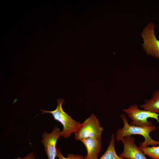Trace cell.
Segmentation results:
<instances>
[{
  "mask_svg": "<svg viewBox=\"0 0 159 159\" xmlns=\"http://www.w3.org/2000/svg\"><path fill=\"white\" fill-rule=\"evenodd\" d=\"M120 117L123 123L122 128L117 130L116 135V139L117 142L124 137L132 135H140L144 138V141L140 143V148H144L149 146H156L159 145V141L155 140L150 136V133L156 130L155 126L152 125L148 127H143L134 125L129 124L125 114L122 113Z\"/></svg>",
  "mask_w": 159,
  "mask_h": 159,
  "instance_id": "1",
  "label": "cell"
},
{
  "mask_svg": "<svg viewBox=\"0 0 159 159\" xmlns=\"http://www.w3.org/2000/svg\"><path fill=\"white\" fill-rule=\"evenodd\" d=\"M57 106L54 110L48 111L41 109L42 114L45 113L51 114L55 120L60 123L63 126V129L61 132V137L67 138L71 134L74 133L81 123L73 119L72 117L64 111L62 104L65 102L63 99H58Z\"/></svg>",
  "mask_w": 159,
  "mask_h": 159,
  "instance_id": "2",
  "label": "cell"
},
{
  "mask_svg": "<svg viewBox=\"0 0 159 159\" xmlns=\"http://www.w3.org/2000/svg\"><path fill=\"white\" fill-rule=\"evenodd\" d=\"M103 131L99 119L92 113L76 129L74 132L75 138L80 141L88 138L101 139Z\"/></svg>",
  "mask_w": 159,
  "mask_h": 159,
  "instance_id": "3",
  "label": "cell"
},
{
  "mask_svg": "<svg viewBox=\"0 0 159 159\" xmlns=\"http://www.w3.org/2000/svg\"><path fill=\"white\" fill-rule=\"evenodd\" d=\"M123 111L132 120L130 124L143 127L152 125V122L148 120L149 118L156 119L159 122V114L145 110L139 109L137 104L132 105Z\"/></svg>",
  "mask_w": 159,
  "mask_h": 159,
  "instance_id": "4",
  "label": "cell"
},
{
  "mask_svg": "<svg viewBox=\"0 0 159 159\" xmlns=\"http://www.w3.org/2000/svg\"><path fill=\"white\" fill-rule=\"evenodd\" d=\"M155 26L154 23L151 22L143 29L141 36L144 43L142 45L148 55L159 59V40L155 34Z\"/></svg>",
  "mask_w": 159,
  "mask_h": 159,
  "instance_id": "5",
  "label": "cell"
},
{
  "mask_svg": "<svg viewBox=\"0 0 159 159\" xmlns=\"http://www.w3.org/2000/svg\"><path fill=\"white\" fill-rule=\"evenodd\" d=\"M61 130L58 127H55L51 133L44 131L41 142L44 148L48 159H56L57 156V142L61 137Z\"/></svg>",
  "mask_w": 159,
  "mask_h": 159,
  "instance_id": "6",
  "label": "cell"
},
{
  "mask_svg": "<svg viewBox=\"0 0 159 159\" xmlns=\"http://www.w3.org/2000/svg\"><path fill=\"white\" fill-rule=\"evenodd\" d=\"M135 140L131 135L123 138L121 141L123 145L124 149L119 156L126 159H147L140 148L136 145Z\"/></svg>",
  "mask_w": 159,
  "mask_h": 159,
  "instance_id": "7",
  "label": "cell"
},
{
  "mask_svg": "<svg viewBox=\"0 0 159 159\" xmlns=\"http://www.w3.org/2000/svg\"><path fill=\"white\" fill-rule=\"evenodd\" d=\"M85 146L87 151L85 159H98L101 149V139L88 138L80 141Z\"/></svg>",
  "mask_w": 159,
  "mask_h": 159,
  "instance_id": "8",
  "label": "cell"
},
{
  "mask_svg": "<svg viewBox=\"0 0 159 159\" xmlns=\"http://www.w3.org/2000/svg\"><path fill=\"white\" fill-rule=\"evenodd\" d=\"M140 107L143 109L159 114V89L155 91L151 98L145 100Z\"/></svg>",
  "mask_w": 159,
  "mask_h": 159,
  "instance_id": "9",
  "label": "cell"
},
{
  "mask_svg": "<svg viewBox=\"0 0 159 159\" xmlns=\"http://www.w3.org/2000/svg\"><path fill=\"white\" fill-rule=\"evenodd\" d=\"M115 136L112 134L108 147L102 156L98 159H125L118 156L115 148Z\"/></svg>",
  "mask_w": 159,
  "mask_h": 159,
  "instance_id": "10",
  "label": "cell"
},
{
  "mask_svg": "<svg viewBox=\"0 0 159 159\" xmlns=\"http://www.w3.org/2000/svg\"><path fill=\"white\" fill-rule=\"evenodd\" d=\"M140 148L145 155L152 159H159V145Z\"/></svg>",
  "mask_w": 159,
  "mask_h": 159,
  "instance_id": "11",
  "label": "cell"
},
{
  "mask_svg": "<svg viewBox=\"0 0 159 159\" xmlns=\"http://www.w3.org/2000/svg\"><path fill=\"white\" fill-rule=\"evenodd\" d=\"M57 157L59 159H85L82 156L72 153L68 154L67 157L66 158L62 155L59 148H57Z\"/></svg>",
  "mask_w": 159,
  "mask_h": 159,
  "instance_id": "12",
  "label": "cell"
},
{
  "mask_svg": "<svg viewBox=\"0 0 159 159\" xmlns=\"http://www.w3.org/2000/svg\"><path fill=\"white\" fill-rule=\"evenodd\" d=\"M14 159H36V157L33 153L31 152L24 157L18 156Z\"/></svg>",
  "mask_w": 159,
  "mask_h": 159,
  "instance_id": "13",
  "label": "cell"
}]
</instances>
